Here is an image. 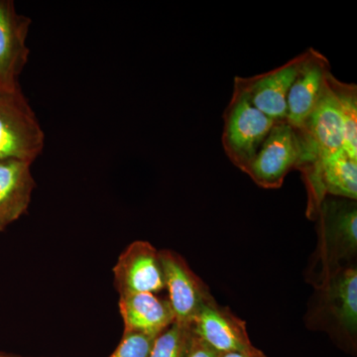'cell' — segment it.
Segmentation results:
<instances>
[{"label": "cell", "instance_id": "6da1fadb", "mask_svg": "<svg viewBox=\"0 0 357 357\" xmlns=\"http://www.w3.org/2000/svg\"><path fill=\"white\" fill-rule=\"evenodd\" d=\"M222 119L223 150L230 162L244 173L266 139L275 121L256 109L236 88H234Z\"/></svg>", "mask_w": 357, "mask_h": 357}, {"label": "cell", "instance_id": "9c48e42d", "mask_svg": "<svg viewBox=\"0 0 357 357\" xmlns=\"http://www.w3.org/2000/svg\"><path fill=\"white\" fill-rule=\"evenodd\" d=\"M191 326L194 335L218 354L256 349L251 344L245 321L215 299L202 307Z\"/></svg>", "mask_w": 357, "mask_h": 357}, {"label": "cell", "instance_id": "ba28073f", "mask_svg": "<svg viewBox=\"0 0 357 357\" xmlns=\"http://www.w3.org/2000/svg\"><path fill=\"white\" fill-rule=\"evenodd\" d=\"M30 24L29 18L17 13L13 1L0 0V91L20 89V77L30 53Z\"/></svg>", "mask_w": 357, "mask_h": 357}, {"label": "cell", "instance_id": "8992f818", "mask_svg": "<svg viewBox=\"0 0 357 357\" xmlns=\"http://www.w3.org/2000/svg\"><path fill=\"white\" fill-rule=\"evenodd\" d=\"M160 252L168 301L175 321L191 325L202 307L215 299L210 289L192 272L184 258L172 250Z\"/></svg>", "mask_w": 357, "mask_h": 357}, {"label": "cell", "instance_id": "e0dca14e", "mask_svg": "<svg viewBox=\"0 0 357 357\" xmlns=\"http://www.w3.org/2000/svg\"><path fill=\"white\" fill-rule=\"evenodd\" d=\"M192 338L191 325L174 321L155 338L149 357H188Z\"/></svg>", "mask_w": 357, "mask_h": 357}, {"label": "cell", "instance_id": "9a60e30c", "mask_svg": "<svg viewBox=\"0 0 357 357\" xmlns=\"http://www.w3.org/2000/svg\"><path fill=\"white\" fill-rule=\"evenodd\" d=\"M319 181L324 196L356 201L357 160L344 150L324 157L319 164Z\"/></svg>", "mask_w": 357, "mask_h": 357}, {"label": "cell", "instance_id": "5bb4252c", "mask_svg": "<svg viewBox=\"0 0 357 357\" xmlns=\"http://www.w3.org/2000/svg\"><path fill=\"white\" fill-rule=\"evenodd\" d=\"M326 306L333 319L347 333L357 328V270L342 267L326 275L323 284Z\"/></svg>", "mask_w": 357, "mask_h": 357}, {"label": "cell", "instance_id": "d6986e66", "mask_svg": "<svg viewBox=\"0 0 357 357\" xmlns=\"http://www.w3.org/2000/svg\"><path fill=\"white\" fill-rule=\"evenodd\" d=\"M220 354L211 349L208 345L204 344L203 340H199L194 335L192 338L191 349H190L188 357H218Z\"/></svg>", "mask_w": 357, "mask_h": 357}, {"label": "cell", "instance_id": "52a82bcc", "mask_svg": "<svg viewBox=\"0 0 357 357\" xmlns=\"http://www.w3.org/2000/svg\"><path fill=\"white\" fill-rule=\"evenodd\" d=\"M114 285L121 296L159 293L165 289L160 252L147 241H134L114 268Z\"/></svg>", "mask_w": 357, "mask_h": 357}, {"label": "cell", "instance_id": "7a4b0ae2", "mask_svg": "<svg viewBox=\"0 0 357 357\" xmlns=\"http://www.w3.org/2000/svg\"><path fill=\"white\" fill-rule=\"evenodd\" d=\"M44 143L43 129L21 89L0 91V161L33 163Z\"/></svg>", "mask_w": 357, "mask_h": 357}, {"label": "cell", "instance_id": "ac0fdd59", "mask_svg": "<svg viewBox=\"0 0 357 357\" xmlns=\"http://www.w3.org/2000/svg\"><path fill=\"white\" fill-rule=\"evenodd\" d=\"M155 338L144 333L124 332L119 347L109 357H149Z\"/></svg>", "mask_w": 357, "mask_h": 357}, {"label": "cell", "instance_id": "2e32d148", "mask_svg": "<svg viewBox=\"0 0 357 357\" xmlns=\"http://www.w3.org/2000/svg\"><path fill=\"white\" fill-rule=\"evenodd\" d=\"M328 83L340 107L344 131L342 149L351 158L357 160V86L340 81L332 73L328 75Z\"/></svg>", "mask_w": 357, "mask_h": 357}, {"label": "cell", "instance_id": "8fae6325", "mask_svg": "<svg viewBox=\"0 0 357 357\" xmlns=\"http://www.w3.org/2000/svg\"><path fill=\"white\" fill-rule=\"evenodd\" d=\"M326 201L324 199L318 217L324 250L328 262L356 253L357 208L356 201Z\"/></svg>", "mask_w": 357, "mask_h": 357}, {"label": "cell", "instance_id": "7c38bea8", "mask_svg": "<svg viewBox=\"0 0 357 357\" xmlns=\"http://www.w3.org/2000/svg\"><path fill=\"white\" fill-rule=\"evenodd\" d=\"M32 163L20 160L0 161V231L24 215L35 181Z\"/></svg>", "mask_w": 357, "mask_h": 357}, {"label": "cell", "instance_id": "30bf717a", "mask_svg": "<svg viewBox=\"0 0 357 357\" xmlns=\"http://www.w3.org/2000/svg\"><path fill=\"white\" fill-rule=\"evenodd\" d=\"M306 60L294 79L287 98L286 121L296 130L304 126L325 89L330 61L321 52L307 49Z\"/></svg>", "mask_w": 357, "mask_h": 357}, {"label": "cell", "instance_id": "44dd1931", "mask_svg": "<svg viewBox=\"0 0 357 357\" xmlns=\"http://www.w3.org/2000/svg\"><path fill=\"white\" fill-rule=\"evenodd\" d=\"M0 357H4V356H0Z\"/></svg>", "mask_w": 357, "mask_h": 357}, {"label": "cell", "instance_id": "4fadbf2b", "mask_svg": "<svg viewBox=\"0 0 357 357\" xmlns=\"http://www.w3.org/2000/svg\"><path fill=\"white\" fill-rule=\"evenodd\" d=\"M119 311L123 319L124 332L157 337L175 321L168 299H162L152 293L121 296Z\"/></svg>", "mask_w": 357, "mask_h": 357}, {"label": "cell", "instance_id": "ffe728a7", "mask_svg": "<svg viewBox=\"0 0 357 357\" xmlns=\"http://www.w3.org/2000/svg\"><path fill=\"white\" fill-rule=\"evenodd\" d=\"M218 357H268L264 352L260 349H255L250 351H230L225 352L218 356Z\"/></svg>", "mask_w": 357, "mask_h": 357}, {"label": "cell", "instance_id": "277c9868", "mask_svg": "<svg viewBox=\"0 0 357 357\" xmlns=\"http://www.w3.org/2000/svg\"><path fill=\"white\" fill-rule=\"evenodd\" d=\"M301 156L302 145L297 130L286 121L275 122L244 173L263 189H279L286 176L298 170Z\"/></svg>", "mask_w": 357, "mask_h": 357}, {"label": "cell", "instance_id": "5b68a950", "mask_svg": "<svg viewBox=\"0 0 357 357\" xmlns=\"http://www.w3.org/2000/svg\"><path fill=\"white\" fill-rule=\"evenodd\" d=\"M307 55V51L303 52L281 67L263 74L236 77L234 88L238 89L256 109L272 121H285L289 91Z\"/></svg>", "mask_w": 357, "mask_h": 357}, {"label": "cell", "instance_id": "3957f363", "mask_svg": "<svg viewBox=\"0 0 357 357\" xmlns=\"http://www.w3.org/2000/svg\"><path fill=\"white\" fill-rule=\"evenodd\" d=\"M297 132L302 145V156L298 167L301 173L316 168L321 158L342 149L344 131L340 107L328 83V77L319 102Z\"/></svg>", "mask_w": 357, "mask_h": 357}]
</instances>
